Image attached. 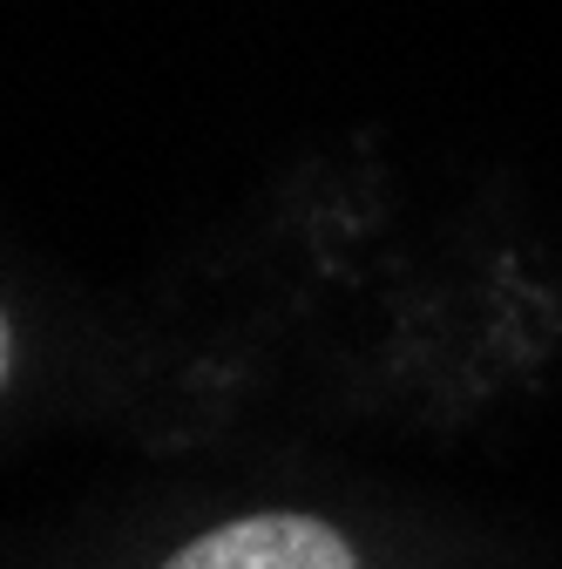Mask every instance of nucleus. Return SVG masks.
Segmentation results:
<instances>
[{"mask_svg":"<svg viewBox=\"0 0 562 569\" xmlns=\"http://www.w3.org/2000/svg\"><path fill=\"white\" fill-rule=\"evenodd\" d=\"M8 360H14V339H8V319H0V387H8Z\"/></svg>","mask_w":562,"mask_h":569,"instance_id":"obj_2","label":"nucleus"},{"mask_svg":"<svg viewBox=\"0 0 562 569\" xmlns=\"http://www.w3.org/2000/svg\"><path fill=\"white\" fill-rule=\"evenodd\" d=\"M163 569H360V556L319 516H244L197 536Z\"/></svg>","mask_w":562,"mask_h":569,"instance_id":"obj_1","label":"nucleus"}]
</instances>
